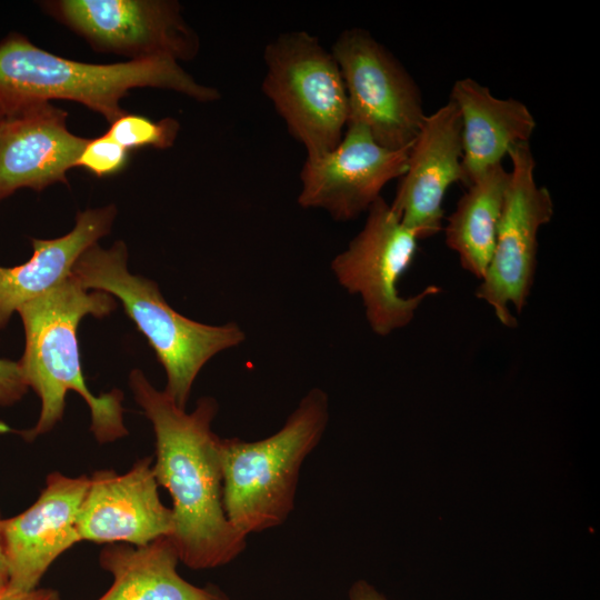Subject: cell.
<instances>
[{"instance_id":"6da1fadb","label":"cell","mask_w":600,"mask_h":600,"mask_svg":"<svg viewBox=\"0 0 600 600\" xmlns=\"http://www.w3.org/2000/svg\"><path fill=\"white\" fill-rule=\"evenodd\" d=\"M129 384L154 432L152 471L172 500L173 529L169 536L180 562L192 570L223 567L247 547V538L223 508L219 437L212 431L218 402L202 397L190 413L164 391L157 390L139 369Z\"/></svg>"},{"instance_id":"7a4b0ae2","label":"cell","mask_w":600,"mask_h":600,"mask_svg":"<svg viewBox=\"0 0 600 600\" xmlns=\"http://www.w3.org/2000/svg\"><path fill=\"white\" fill-rule=\"evenodd\" d=\"M117 308L114 298L88 291L72 274L17 311L21 318L26 347L18 361L28 388L41 401L38 421L19 431L28 442L50 432L61 421L66 394L78 392L87 402L90 430L99 443L113 442L128 434L123 422V393L118 389L94 396L81 370L77 330L88 314L103 318Z\"/></svg>"},{"instance_id":"3957f363","label":"cell","mask_w":600,"mask_h":600,"mask_svg":"<svg viewBox=\"0 0 600 600\" xmlns=\"http://www.w3.org/2000/svg\"><path fill=\"white\" fill-rule=\"evenodd\" d=\"M134 88L172 90L199 102L220 98L217 89L199 83L170 58L96 64L52 54L19 33L0 42L2 108L34 100H70L112 123L127 112L121 100Z\"/></svg>"},{"instance_id":"277c9868","label":"cell","mask_w":600,"mask_h":600,"mask_svg":"<svg viewBox=\"0 0 600 600\" xmlns=\"http://www.w3.org/2000/svg\"><path fill=\"white\" fill-rule=\"evenodd\" d=\"M128 250L119 240L109 249L94 243L77 260L72 277L87 290L118 298L147 339L167 374V396L186 409L194 380L219 352L240 346L246 333L236 322L210 326L178 313L158 284L128 270Z\"/></svg>"},{"instance_id":"5b68a950","label":"cell","mask_w":600,"mask_h":600,"mask_svg":"<svg viewBox=\"0 0 600 600\" xmlns=\"http://www.w3.org/2000/svg\"><path fill=\"white\" fill-rule=\"evenodd\" d=\"M328 422L329 397L312 388L271 436L257 441L219 439L223 508L246 537L287 521L302 464L320 443Z\"/></svg>"},{"instance_id":"8992f818","label":"cell","mask_w":600,"mask_h":600,"mask_svg":"<svg viewBox=\"0 0 600 600\" xmlns=\"http://www.w3.org/2000/svg\"><path fill=\"white\" fill-rule=\"evenodd\" d=\"M262 91L286 122L289 133L319 158L341 141L348 123V97L331 50L307 31H288L263 53Z\"/></svg>"},{"instance_id":"52a82bcc","label":"cell","mask_w":600,"mask_h":600,"mask_svg":"<svg viewBox=\"0 0 600 600\" xmlns=\"http://www.w3.org/2000/svg\"><path fill=\"white\" fill-rule=\"evenodd\" d=\"M419 238L382 197L367 211L360 232L331 261V270L349 293L360 296L367 321L378 336L408 326L420 304L441 291L429 286L402 297L398 283L413 262Z\"/></svg>"},{"instance_id":"ba28073f","label":"cell","mask_w":600,"mask_h":600,"mask_svg":"<svg viewBox=\"0 0 600 600\" xmlns=\"http://www.w3.org/2000/svg\"><path fill=\"white\" fill-rule=\"evenodd\" d=\"M330 50L347 91L348 123L363 126L388 149L409 147L427 113L419 86L402 63L362 28L342 31Z\"/></svg>"},{"instance_id":"9c48e42d","label":"cell","mask_w":600,"mask_h":600,"mask_svg":"<svg viewBox=\"0 0 600 600\" xmlns=\"http://www.w3.org/2000/svg\"><path fill=\"white\" fill-rule=\"evenodd\" d=\"M504 203L489 267L476 296L489 304L506 327L518 322L510 307L521 312L533 286L538 233L552 220L550 191L536 180V159L530 143L513 147Z\"/></svg>"},{"instance_id":"30bf717a","label":"cell","mask_w":600,"mask_h":600,"mask_svg":"<svg viewBox=\"0 0 600 600\" xmlns=\"http://www.w3.org/2000/svg\"><path fill=\"white\" fill-rule=\"evenodd\" d=\"M43 8L94 50L130 60L188 61L200 49L197 33L173 0H56Z\"/></svg>"},{"instance_id":"8fae6325","label":"cell","mask_w":600,"mask_h":600,"mask_svg":"<svg viewBox=\"0 0 600 600\" xmlns=\"http://www.w3.org/2000/svg\"><path fill=\"white\" fill-rule=\"evenodd\" d=\"M410 147L388 149L363 126L348 123L334 149L306 158L298 203L323 209L337 221L357 219L381 197L389 181L404 173Z\"/></svg>"},{"instance_id":"7c38bea8","label":"cell","mask_w":600,"mask_h":600,"mask_svg":"<svg viewBox=\"0 0 600 600\" xmlns=\"http://www.w3.org/2000/svg\"><path fill=\"white\" fill-rule=\"evenodd\" d=\"M68 113L50 101H27L0 110V200L21 188L42 191L68 183L67 172L87 144L67 126Z\"/></svg>"},{"instance_id":"4fadbf2b","label":"cell","mask_w":600,"mask_h":600,"mask_svg":"<svg viewBox=\"0 0 600 600\" xmlns=\"http://www.w3.org/2000/svg\"><path fill=\"white\" fill-rule=\"evenodd\" d=\"M158 487L151 457L137 460L126 473L94 471L77 519L81 541L141 547L169 537L172 511L162 503Z\"/></svg>"},{"instance_id":"5bb4252c","label":"cell","mask_w":600,"mask_h":600,"mask_svg":"<svg viewBox=\"0 0 600 600\" xmlns=\"http://www.w3.org/2000/svg\"><path fill=\"white\" fill-rule=\"evenodd\" d=\"M89 477L53 471L38 499L21 513L2 519L9 590L38 588L53 561L81 539L77 519Z\"/></svg>"},{"instance_id":"9a60e30c","label":"cell","mask_w":600,"mask_h":600,"mask_svg":"<svg viewBox=\"0 0 600 600\" xmlns=\"http://www.w3.org/2000/svg\"><path fill=\"white\" fill-rule=\"evenodd\" d=\"M461 122L448 101L427 114L411 143L391 209L419 240L443 228L442 203L451 184L463 181Z\"/></svg>"},{"instance_id":"2e32d148","label":"cell","mask_w":600,"mask_h":600,"mask_svg":"<svg viewBox=\"0 0 600 600\" xmlns=\"http://www.w3.org/2000/svg\"><path fill=\"white\" fill-rule=\"evenodd\" d=\"M449 100L457 107L461 122L466 187L500 164L513 147L528 143L537 127L526 103L514 98H498L469 77L454 81Z\"/></svg>"},{"instance_id":"e0dca14e","label":"cell","mask_w":600,"mask_h":600,"mask_svg":"<svg viewBox=\"0 0 600 600\" xmlns=\"http://www.w3.org/2000/svg\"><path fill=\"white\" fill-rule=\"evenodd\" d=\"M116 214L113 204L80 211L70 232L56 239L32 238L28 261L0 267V329L21 306L68 279L79 257L110 232Z\"/></svg>"},{"instance_id":"ac0fdd59","label":"cell","mask_w":600,"mask_h":600,"mask_svg":"<svg viewBox=\"0 0 600 600\" xmlns=\"http://www.w3.org/2000/svg\"><path fill=\"white\" fill-rule=\"evenodd\" d=\"M179 562L170 537L141 547L110 543L101 550L99 563L113 581L97 600H230L214 584L188 582L178 572Z\"/></svg>"},{"instance_id":"d6986e66","label":"cell","mask_w":600,"mask_h":600,"mask_svg":"<svg viewBox=\"0 0 600 600\" xmlns=\"http://www.w3.org/2000/svg\"><path fill=\"white\" fill-rule=\"evenodd\" d=\"M508 182L502 163L487 170L467 186L443 228L446 243L461 267L480 280L494 249Z\"/></svg>"},{"instance_id":"ffe728a7","label":"cell","mask_w":600,"mask_h":600,"mask_svg":"<svg viewBox=\"0 0 600 600\" xmlns=\"http://www.w3.org/2000/svg\"><path fill=\"white\" fill-rule=\"evenodd\" d=\"M179 130L180 124L173 118L154 121L140 114L126 112L110 123L107 133L130 151L141 148H171Z\"/></svg>"},{"instance_id":"44dd1931","label":"cell","mask_w":600,"mask_h":600,"mask_svg":"<svg viewBox=\"0 0 600 600\" xmlns=\"http://www.w3.org/2000/svg\"><path fill=\"white\" fill-rule=\"evenodd\" d=\"M129 152L106 132L88 140L76 167L83 168L99 178L112 176L127 167Z\"/></svg>"},{"instance_id":"7402d4cb","label":"cell","mask_w":600,"mask_h":600,"mask_svg":"<svg viewBox=\"0 0 600 600\" xmlns=\"http://www.w3.org/2000/svg\"><path fill=\"white\" fill-rule=\"evenodd\" d=\"M27 391L19 362L0 358V406H13Z\"/></svg>"},{"instance_id":"603a6c76","label":"cell","mask_w":600,"mask_h":600,"mask_svg":"<svg viewBox=\"0 0 600 600\" xmlns=\"http://www.w3.org/2000/svg\"><path fill=\"white\" fill-rule=\"evenodd\" d=\"M0 600H61L57 590L51 588H36L30 591H13L6 589L0 593Z\"/></svg>"},{"instance_id":"cb8c5ba5","label":"cell","mask_w":600,"mask_h":600,"mask_svg":"<svg viewBox=\"0 0 600 600\" xmlns=\"http://www.w3.org/2000/svg\"><path fill=\"white\" fill-rule=\"evenodd\" d=\"M349 600H388L371 583L357 580L349 589Z\"/></svg>"},{"instance_id":"d4e9b609","label":"cell","mask_w":600,"mask_h":600,"mask_svg":"<svg viewBox=\"0 0 600 600\" xmlns=\"http://www.w3.org/2000/svg\"><path fill=\"white\" fill-rule=\"evenodd\" d=\"M1 521L2 519L0 518V593L3 592L9 584V569L2 541Z\"/></svg>"},{"instance_id":"484cf974","label":"cell","mask_w":600,"mask_h":600,"mask_svg":"<svg viewBox=\"0 0 600 600\" xmlns=\"http://www.w3.org/2000/svg\"><path fill=\"white\" fill-rule=\"evenodd\" d=\"M0 110H1V107H0Z\"/></svg>"}]
</instances>
